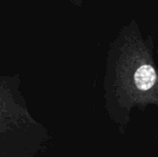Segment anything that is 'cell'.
<instances>
[{
	"instance_id": "cell-1",
	"label": "cell",
	"mask_w": 158,
	"mask_h": 157,
	"mask_svg": "<svg viewBox=\"0 0 158 157\" xmlns=\"http://www.w3.org/2000/svg\"><path fill=\"white\" fill-rule=\"evenodd\" d=\"M104 102L110 118L124 131L133 109H158V61L152 35L131 19L110 42L104 73Z\"/></svg>"
}]
</instances>
